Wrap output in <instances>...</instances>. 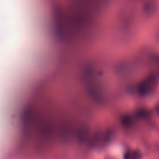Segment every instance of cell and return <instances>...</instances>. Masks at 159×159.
Returning a JSON list of instances; mask_svg holds the SVG:
<instances>
[{"label":"cell","mask_w":159,"mask_h":159,"mask_svg":"<svg viewBox=\"0 0 159 159\" xmlns=\"http://www.w3.org/2000/svg\"><path fill=\"white\" fill-rule=\"evenodd\" d=\"M155 79H151L148 80L145 82V85L144 86V92H148L155 86Z\"/></svg>","instance_id":"cell-1"},{"label":"cell","mask_w":159,"mask_h":159,"mask_svg":"<svg viewBox=\"0 0 159 159\" xmlns=\"http://www.w3.org/2000/svg\"><path fill=\"white\" fill-rule=\"evenodd\" d=\"M141 158V155L138 152L134 153H130L126 156V159H140Z\"/></svg>","instance_id":"cell-2"}]
</instances>
